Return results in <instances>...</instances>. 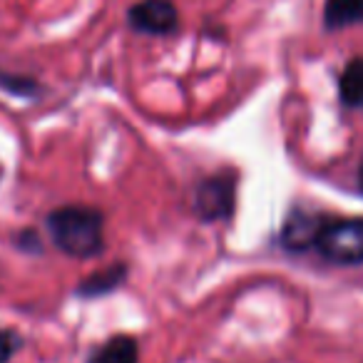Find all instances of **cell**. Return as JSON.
Wrapping results in <instances>:
<instances>
[{
	"label": "cell",
	"instance_id": "obj_10",
	"mask_svg": "<svg viewBox=\"0 0 363 363\" xmlns=\"http://www.w3.org/2000/svg\"><path fill=\"white\" fill-rule=\"evenodd\" d=\"M21 348V336L16 331L0 328V363H8L13 358V353Z\"/></svg>",
	"mask_w": 363,
	"mask_h": 363
},
{
	"label": "cell",
	"instance_id": "obj_6",
	"mask_svg": "<svg viewBox=\"0 0 363 363\" xmlns=\"http://www.w3.org/2000/svg\"><path fill=\"white\" fill-rule=\"evenodd\" d=\"M90 363H137V341L130 336L110 338L92 353Z\"/></svg>",
	"mask_w": 363,
	"mask_h": 363
},
{
	"label": "cell",
	"instance_id": "obj_9",
	"mask_svg": "<svg viewBox=\"0 0 363 363\" xmlns=\"http://www.w3.org/2000/svg\"><path fill=\"white\" fill-rule=\"evenodd\" d=\"M122 279H125V267L115 264V267L105 269V272L92 274L87 281H82L80 284V294H85V296H100V294H107V291H112L115 286H120Z\"/></svg>",
	"mask_w": 363,
	"mask_h": 363
},
{
	"label": "cell",
	"instance_id": "obj_4",
	"mask_svg": "<svg viewBox=\"0 0 363 363\" xmlns=\"http://www.w3.org/2000/svg\"><path fill=\"white\" fill-rule=\"evenodd\" d=\"M130 23L142 33L150 35H167L179 26L177 8L169 0H142L130 11Z\"/></svg>",
	"mask_w": 363,
	"mask_h": 363
},
{
	"label": "cell",
	"instance_id": "obj_7",
	"mask_svg": "<svg viewBox=\"0 0 363 363\" xmlns=\"http://www.w3.org/2000/svg\"><path fill=\"white\" fill-rule=\"evenodd\" d=\"M323 23L328 28H346L363 23V0H326Z\"/></svg>",
	"mask_w": 363,
	"mask_h": 363
},
{
	"label": "cell",
	"instance_id": "obj_3",
	"mask_svg": "<svg viewBox=\"0 0 363 363\" xmlns=\"http://www.w3.org/2000/svg\"><path fill=\"white\" fill-rule=\"evenodd\" d=\"M234 209V177L214 174L197 187L194 197V212L204 222L227 219Z\"/></svg>",
	"mask_w": 363,
	"mask_h": 363
},
{
	"label": "cell",
	"instance_id": "obj_8",
	"mask_svg": "<svg viewBox=\"0 0 363 363\" xmlns=\"http://www.w3.org/2000/svg\"><path fill=\"white\" fill-rule=\"evenodd\" d=\"M341 100L351 107H363V57H356L346 65L338 80Z\"/></svg>",
	"mask_w": 363,
	"mask_h": 363
},
{
	"label": "cell",
	"instance_id": "obj_1",
	"mask_svg": "<svg viewBox=\"0 0 363 363\" xmlns=\"http://www.w3.org/2000/svg\"><path fill=\"white\" fill-rule=\"evenodd\" d=\"M52 242L70 257H97L105 249V219L90 207H62L48 217Z\"/></svg>",
	"mask_w": 363,
	"mask_h": 363
},
{
	"label": "cell",
	"instance_id": "obj_11",
	"mask_svg": "<svg viewBox=\"0 0 363 363\" xmlns=\"http://www.w3.org/2000/svg\"><path fill=\"white\" fill-rule=\"evenodd\" d=\"M358 182H361V189H363V157H361V167H358Z\"/></svg>",
	"mask_w": 363,
	"mask_h": 363
},
{
	"label": "cell",
	"instance_id": "obj_2",
	"mask_svg": "<svg viewBox=\"0 0 363 363\" xmlns=\"http://www.w3.org/2000/svg\"><path fill=\"white\" fill-rule=\"evenodd\" d=\"M316 247L326 262L343 267L363 264V219L326 222Z\"/></svg>",
	"mask_w": 363,
	"mask_h": 363
},
{
	"label": "cell",
	"instance_id": "obj_5",
	"mask_svg": "<svg viewBox=\"0 0 363 363\" xmlns=\"http://www.w3.org/2000/svg\"><path fill=\"white\" fill-rule=\"evenodd\" d=\"M326 219L313 212H291L281 232V244L289 252H306L308 247H316L321 237Z\"/></svg>",
	"mask_w": 363,
	"mask_h": 363
}]
</instances>
